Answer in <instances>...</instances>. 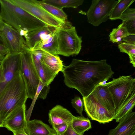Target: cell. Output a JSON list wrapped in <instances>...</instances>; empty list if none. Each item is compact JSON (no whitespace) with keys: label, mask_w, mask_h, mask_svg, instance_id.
Instances as JSON below:
<instances>
[{"label":"cell","mask_w":135,"mask_h":135,"mask_svg":"<svg viewBox=\"0 0 135 135\" xmlns=\"http://www.w3.org/2000/svg\"><path fill=\"white\" fill-rule=\"evenodd\" d=\"M40 80L47 85H49L57 74L52 72L42 63L37 70Z\"/></svg>","instance_id":"26"},{"label":"cell","mask_w":135,"mask_h":135,"mask_svg":"<svg viewBox=\"0 0 135 135\" xmlns=\"http://www.w3.org/2000/svg\"><path fill=\"white\" fill-rule=\"evenodd\" d=\"M131 34L122 23L117 28L113 29L109 35V41L113 43L119 44L122 42V39Z\"/></svg>","instance_id":"25"},{"label":"cell","mask_w":135,"mask_h":135,"mask_svg":"<svg viewBox=\"0 0 135 135\" xmlns=\"http://www.w3.org/2000/svg\"><path fill=\"white\" fill-rule=\"evenodd\" d=\"M21 53H9L1 62L2 73L0 81V95L7 85L20 73Z\"/></svg>","instance_id":"10"},{"label":"cell","mask_w":135,"mask_h":135,"mask_svg":"<svg viewBox=\"0 0 135 135\" xmlns=\"http://www.w3.org/2000/svg\"><path fill=\"white\" fill-rule=\"evenodd\" d=\"M14 4L37 18L47 25L56 28L64 24V22L50 14L34 0H10Z\"/></svg>","instance_id":"7"},{"label":"cell","mask_w":135,"mask_h":135,"mask_svg":"<svg viewBox=\"0 0 135 135\" xmlns=\"http://www.w3.org/2000/svg\"><path fill=\"white\" fill-rule=\"evenodd\" d=\"M119 19L123 21L135 20V9L127 8L122 14Z\"/></svg>","instance_id":"31"},{"label":"cell","mask_w":135,"mask_h":135,"mask_svg":"<svg viewBox=\"0 0 135 135\" xmlns=\"http://www.w3.org/2000/svg\"><path fill=\"white\" fill-rule=\"evenodd\" d=\"M20 74L25 84L28 98L33 100L40 79L29 50L21 53Z\"/></svg>","instance_id":"6"},{"label":"cell","mask_w":135,"mask_h":135,"mask_svg":"<svg viewBox=\"0 0 135 135\" xmlns=\"http://www.w3.org/2000/svg\"><path fill=\"white\" fill-rule=\"evenodd\" d=\"M24 81L20 73L8 84L0 95V118L4 121L28 98Z\"/></svg>","instance_id":"3"},{"label":"cell","mask_w":135,"mask_h":135,"mask_svg":"<svg viewBox=\"0 0 135 135\" xmlns=\"http://www.w3.org/2000/svg\"><path fill=\"white\" fill-rule=\"evenodd\" d=\"M108 135H135V112H132L122 118Z\"/></svg>","instance_id":"13"},{"label":"cell","mask_w":135,"mask_h":135,"mask_svg":"<svg viewBox=\"0 0 135 135\" xmlns=\"http://www.w3.org/2000/svg\"><path fill=\"white\" fill-rule=\"evenodd\" d=\"M55 30L47 35L32 50H41L54 55H58V43Z\"/></svg>","instance_id":"18"},{"label":"cell","mask_w":135,"mask_h":135,"mask_svg":"<svg viewBox=\"0 0 135 135\" xmlns=\"http://www.w3.org/2000/svg\"><path fill=\"white\" fill-rule=\"evenodd\" d=\"M26 112L25 104L15 109L4 120L3 127L12 132L25 130L27 122Z\"/></svg>","instance_id":"12"},{"label":"cell","mask_w":135,"mask_h":135,"mask_svg":"<svg viewBox=\"0 0 135 135\" xmlns=\"http://www.w3.org/2000/svg\"><path fill=\"white\" fill-rule=\"evenodd\" d=\"M0 16L2 20L23 37L30 31L47 26L10 0H0Z\"/></svg>","instance_id":"2"},{"label":"cell","mask_w":135,"mask_h":135,"mask_svg":"<svg viewBox=\"0 0 135 135\" xmlns=\"http://www.w3.org/2000/svg\"><path fill=\"white\" fill-rule=\"evenodd\" d=\"M4 121L2 119L0 118V127H3L4 124Z\"/></svg>","instance_id":"39"},{"label":"cell","mask_w":135,"mask_h":135,"mask_svg":"<svg viewBox=\"0 0 135 135\" xmlns=\"http://www.w3.org/2000/svg\"><path fill=\"white\" fill-rule=\"evenodd\" d=\"M135 1V0H119L111 12L109 19L112 20L119 19L123 12L129 8Z\"/></svg>","instance_id":"23"},{"label":"cell","mask_w":135,"mask_h":135,"mask_svg":"<svg viewBox=\"0 0 135 135\" xmlns=\"http://www.w3.org/2000/svg\"><path fill=\"white\" fill-rule=\"evenodd\" d=\"M13 133V135H28L25 132V130L14 131Z\"/></svg>","instance_id":"38"},{"label":"cell","mask_w":135,"mask_h":135,"mask_svg":"<svg viewBox=\"0 0 135 135\" xmlns=\"http://www.w3.org/2000/svg\"><path fill=\"white\" fill-rule=\"evenodd\" d=\"M90 94L101 105L115 115V109L113 100L106 85H98Z\"/></svg>","instance_id":"15"},{"label":"cell","mask_w":135,"mask_h":135,"mask_svg":"<svg viewBox=\"0 0 135 135\" xmlns=\"http://www.w3.org/2000/svg\"><path fill=\"white\" fill-rule=\"evenodd\" d=\"M70 124L66 131L62 135H81L76 133L73 129L71 125Z\"/></svg>","instance_id":"37"},{"label":"cell","mask_w":135,"mask_h":135,"mask_svg":"<svg viewBox=\"0 0 135 135\" xmlns=\"http://www.w3.org/2000/svg\"><path fill=\"white\" fill-rule=\"evenodd\" d=\"M58 46V55L68 57L77 55L81 48L82 37L77 34L76 28L66 21L55 30Z\"/></svg>","instance_id":"4"},{"label":"cell","mask_w":135,"mask_h":135,"mask_svg":"<svg viewBox=\"0 0 135 135\" xmlns=\"http://www.w3.org/2000/svg\"><path fill=\"white\" fill-rule=\"evenodd\" d=\"M0 40L9 53H21L28 50L23 37L3 21L0 29Z\"/></svg>","instance_id":"9"},{"label":"cell","mask_w":135,"mask_h":135,"mask_svg":"<svg viewBox=\"0 0 135 135\" xmlns=\"http://www.w3.org/2000/svg\"><path fill=\"white\" fill-rule=\"evenodd\" d=\"M122 23L130 34L135 35V20L123 21Z\"/></svg>","instance_id":"32"},{"label":"cell","mask_w":135,"mask_h":135,"mask_svg":"<svg viewBox=\"0 0 135 135\" xmlns=\"http://www.w3.org/2000/svg\"><path fill=\"white\" fill-rule=\"evenodd\" d=\"M50 86L49 85L45 86L41 89L38 98L44 99H46L47 94L49 91Z\"/></svg>","instance_id":"35"},{"label":"cell","mask_w":135,"mask_h":135,"mask_svg":"<svg viewBox=\"0 0 135 135\" xmlns=\"http://www.w3.org/2000/svg\"><path fill=\"white\" fill-rule=\"evenodd\" d=\"M43 52L42 63L52 72L57 75L64 68L63 61L57 55H52L44 51Z\"/></svg>","instance_id":"19"},{"label":"cell","mask_w":135,"mask_h":135,"mask_svg":"<svg viewBox=\"0 0 135 135\" xmlns=\"http://www.w3.org/2000/svg\"><path fill=\"white\" fill-rule=\"evenodd\" d=\"M48 121L52 127L59 124H70L75 117L67 109L60 105H56L50 110Z\"/></svg>","instance_id":"14"},{"label":"cell","mask_w":135,"mask_h":135,"mask_svg":"<svg viewBox=\"0 0 135 135\" xmlns=\"http://www.w3.org/2000/svg\"><path fill=\"white\" fill-rule=\"evenodd\" d=\"M42 2L60 9L64 8H77L84 0H43Z\"/></svg>","instance_id":"22"},{"label":"cell","mask_w":135,"mask_h":135,"mask_svg":"<svg viewBox=\"0 0 135 135\" xmlns=\"http://www.w3.org/2000/svg\"><path fill=\"white\" fill-rule=\"evenodd\" d=\"M45 85H46L45 84L42 83L40 80L34 98L33 99V101L31 104L28 110L26 112V118L27 121H28L30 120V118L36 101L37 99V98H38V96L39 95L41 89Z\"/></svg>","instance_id":"29"},{"label":"cell","mask_w":135,"mask_h":135,"mask_svg":"<svg viewBox=\"0 0 135 135\" xmlns=\"http://www.w3.org/2000/svg\"><path fill=\"white\" fill-rule=\"evenodd\" d=\"M56 28L46 26L28 32L24 37L28 50H33L47 35L54 31Z\"/></svg>","instance_id":"16"},{"label":"cell","mask_w":135,"mask_h":135,"mask_svg":"<svg viewBox=\"0 0 135 135\" xmlns=\"http://www.w3.org/2000/svg\"><path fill=\"white\" fill-rule=\"evenodd\" d=\"M105 85L112 96L116 111L135 90V79L131 75L120 76Z\"/></svg>","instance_id":"5"},{"label":"cell","mask_w":135,"mask_h":135,"mask_svg":"<svg viewBox=\"0 0 135 135\" xmlns=\"http://www.w3.org/2000/svg\"><path fill=\"white\" fill-rule=\"evenodd\" d=\"M122 41L128 43L135 44V35L131 34L122 39Z\"/></svg>","instance_id":"36"},{"label":"cell","mask_w":135,"mask_h":135,"mask_svg":"<svg viewBox=\"0 0 135 135\" xmlns=\"http://www.w3.org/2000/svg\"><path fill=\"white\" fill-rule=\"evenodd\" d=\"M9 53L8 50L2 44H0V64L6 56Z\"/></svg>","instance_id":"34"},{"label":"cell","mask_w":135,"mask_h":135,"mask_svg":"<svg viewBox=\"0 0 135 135\" xmlns=\"http://www.w3.org/2000/svg\"><path fill=\"white\" fill-rule=\"evenodd\" d=\"M37 4L53 16L62 21L65 22L67 19V15L62 9H60L41 1L34 0Z\"/></svg>","instance_id":"24"},{"label":"cell","mask_w":135,"mask_h":135,"mask_svg":"<svg viewBox=\"0 0 135 135\" xmlns=\"http://www.w3.org/2000/svg\"><path fill=\"white\" fill-rule=\"evenodd\" d=\"M135 105V90H134L126 101L115 112L114 119L117 122L132 112Z\"/></svg>","instance_id":"20"},{"label":"cell","mask_w":135,"mask_h":135,"mask_svg":"<svg viewBox=\"0 0 135 135\" xmlns=\"http://www.w3.org/2000/svg\"><path fill=\"white\" fill-rule=\"evenodd\" d=\"M118 48L121 52L126 53L128 55L130 62L133 67H135V44L122 42L118 44Z\"/></svg>","instance_id":"27"},{"label":"cell","mask_w":135,"mask_h":135,"mask_svg":"<svg viewBox=\"0 0 135 135\" xmlns=\"http://www.w3.org/2000/svg\"><path fill=\"white\" fill-rule=\"evenodd\" d=\"M28 135H57L56 131L42 121L35 119L27 121L25 129Z\"/></svg>","instance_id":"17"},{"label":"cell","mask_w":135,"mask_h":135,"mask_svg":"<svg viewBox=\"0 0 135 135\" xmlns=\"http://www.w3.org/2000/svg\"><path fill=\"white\" fill-rule=\"evenodd\" d=\"M71 125L74 130L81 135H83L85 132L91 128L89 119L83 116H75L72 122Z\"/></svg>","instance_id":"21"},{"label":"cell","mask_w":135,"mask_h":135,"mask_svg":"<svg viewBox=\"0 0 135 135\" xmlns=\"http://www.w3.org/2000/svg\"></svg>","instance_id":"42"},{"label":"cell","mask_w":135,"mask_h":135,"mask_svg":"<svg viewBox=\"0 0 135 135\" xmlns=\"http://www.w3.org/2000/svg\"><path fill=\"white\" fill-rule=\"evenodd\" d=\"M71 103L73 107L76 110L77 113L81 116H83L84 102L83 99L79 96H76L71 100Z\"/></svg>","instance_id":"30"},{"label":"cell","mask_w":135,"mask_h":135,"mask_svg":"<svg viewBox=\"0 0 135 135\" xmlns=\"http://www.w3.org/2000/svg\"><path fill=\"white\" fill-rule=\"evenodd\" d=\"M2 66L1 64H0V81L1 80V78H2Z\"/></svg>","instance_id":"40"},{"label":"cell","mask_w":135,"mask_h":135,"mask_svg":"<svg viewBox=\"0 0 135 135\" xmlns=\"http://www.w3.org/2000/svg\"><path fill=\"white\" fill-rule=\"evenodd\" d=\"M69 125L66 123H63L54 126L52 127V128L57 134L62 135L67 130Z\"/></svg>","instance_id":"33"},{"label":"cell","mask_w":135,"mask_h":135,"mask_svg":"<svg viewBox=\"0 0 135 135\" xmlns=\"http://www.w3.org/2000/svg\"><path fill=\"white\" fill-rule=\"evenodd\" d=\"M34 65L37 70L42 63L43 51L41 50L30 51Z\"/></svg>","instance_id":"28"},{"label":"cell","mask_w":135,"mask_h":135,"mask_svg":"<svg viewBox=\"0 0 135 135\" xmlns=\"http://www.w3.org/2000/svg\"><path fill=\"white\" fill-rule=\"evenodd\" d=\"M82 99L84 110L91 120L105 124L114 119L115 115L101 105L91 94Z\"/></svg>","instance_id":"11"},{"label":"cell","mask_w":135,"mask_h":135,"mask_svg":"<svg viewBox=\"0 0 135 135\" xmlns=\"http://www.w3.org/2000/svg\"><path fill=\"white\" fill-rule=\"evenodd\" d=\"M61 71L65 85L78 90L83 97L89 95L98 85L108 81L114 73L105 59L87 61L73 59Z\"/></svg>","instance_id":"1"},{"label":"cell","mask_w":135,"mask_h":135,"mask_svg":"<svg viewBox=\"0 0 135 135\" xmlns=\"http://www.w3.org/2000/svg\"><path fill=\"white\" fill-rule=\"evenodd\" d=\"M119 0H94L86 12L88 22L98 26L106 22Z\"/></svg>","instance_id":"8"},{"label":"cell","mask_w":135,"mask_h":135,"mask_svg":"<svg viewBox=\"0 0 135 135\" xmlns=\"http://www.w3.org/2000/svg\"><path fill=\"white\" fill-rule=\"evenodd\" d=\"M58 134L57 135H59V134Z\"/></svg>","instance_id":"41"}]
</instances>
